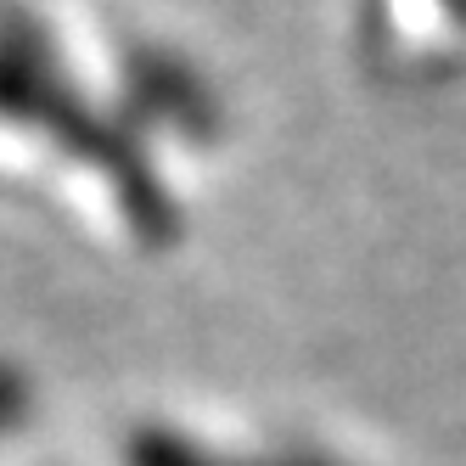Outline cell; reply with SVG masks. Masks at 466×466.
Here are the masks:
<instances>
[{"mask_svg":"<svg viewBox=\"0 0 466 466\" xmlns=\"http://www.w3.org/2000/svg\"><path fill=\"white\" fill-rule=\"evenodd\" d=\"M6 113L17 124L46 129L62 152L90 163V169L113 186L118 208L129 214V225H136L147 242H169L175 214H169V197H163L152 163L141 152V136L124 118L102 113L74 85V74L62 68L51 35L28 17V6L6 12Z\"/></svg>","mask_w":466,"mask_h":466,"instance_id":"cell-1","label":"cell"},{"mask_svg":"<svg viewBox=\"0 0 466 466\" xmlns=\"http://www.w3.org/2000/svg\"><path fill=\"white\" fill-rule=\"evenodd\" d=\"M118 79H124L129 124H163V129L191 136V141H214L219 136L214 90H208V79L197 74L186 56L136 40V46H124V56H118Z\"/></svg>","mask_w":466,"mask_h":466,"instance_id":"cell-2","label":"cell"},{"mask_svg":"<svg viewBox=\"0 0 466 466\" xmlns=\"http://www.w3.org/2000/svg\"><path fill=\"white\" fill-rule=\"evenodd\" d=\"M439 6H444V17H450V23H461V28H466V0H439Z\"/></svg>","mask_w":466,"mask_h":466,"instance_id":"cell-3","label":"cell"}]
</instances>
